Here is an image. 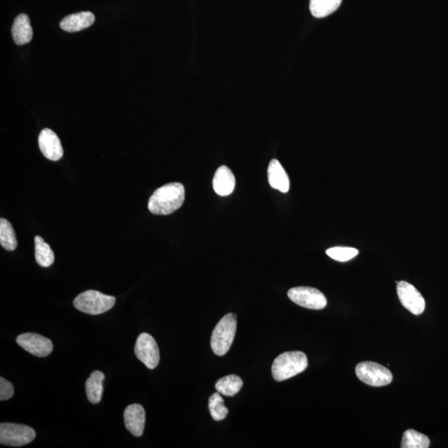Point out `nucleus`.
<instances>
[{"label": "nucleus", "mask_w": 448, "mask_h": 448, "mask_svg": "<svg viewBox=\"0 0 448 448\" xmlns=\"http://www.w3.org/2000/svg\"><path fill=\"white\" fill-rule=\"evenodd\" d=\"M243 382L241 378L237 375L231 374L221 378L216 383V390L227 397H233L242 389Z\"/></svg>", "instance_id": "obj_19"}, {"label": "nucleus", "mask_w": 448, "mask_h": 448, "mask_svg": "<svg viewBox=\"0 0 448 448\" xmlns=\"http://www.w3.org/2000/svg\"><path fill=\"white\" fill-rule=\"evenodd\" d=\"M397 293L403 306L412 314L419 315L425 311V299L412 284L405 281L398 282Z\"/></svg>", "instance_id": "obj_9"}, {"label": "nucleus", "mask_w": 448, "mask_h": 448, "mask_svg": "<svg viewBox=\"0 0 448 448\" xmlns=\"http://www.w3.org/2000/svg\"><path fill=\"white\" fill-rule=\"evenodd\" d=\"M342 0H310V10L315 18L327 17L339 9Z\"/></svg>", "instance_id": "obj_18"}, {"label": "nucleus", "mask_w": 448, "mask_h": 448, "mask_svg": "<svg viewBox=\"0 0 448 448\" xmlns=\"http://www.w3.org/2000/svg\"><path fill=\"white\" fill-rule=\"evenodd\" d=\"M124 419L127 430L135 437H141L146 423V412L144 407L137 403L128 406L124 414Z\"/></svg>", "instance_id": "obj_12"}, {"label": "nucleus", "mask_w": 448, "mask_h": 448, "mask_svg": "<svg viewBox=\"0 0 448 448\" xmlns=\"http://www.w3.org/2000/svg\"><path fill=\"white\" fill-rule=\"evenodd\" d=\"M34 241L36 261L41 267H50L54 262L55 259L53 250L49 244L39 236H36Z\"/></svg>", "instance_id": "obj_20"}, {"label": "nucleus", "mask_w": 448, "mask_h": 448, "mask_svg": "<svg viewBox=\"0 0 448 448\" xmlns=\"http://www.w3.org/2000/svg\"><path fill=\"white\" fill-rule=\"evenodd\" d=\"M115 303V298L100 293L98 291H87L75 298L74 306L80 311L89 315L105 313L111 309Z\"/></svg>", "instance_id": "obj_4"}, {"label": "nucleus", "mask_w": 448, "mask_h": 448, "mask_svg": "<svg viewBox=\"0 0 448 448\" xmlns=\"http://www.w3.org/2000/svg\"><path fill=\"white\" fill-rule=\"evenodd\" d=\"M105 375L101 371H94L86 382V393L88 400L93 405L101 401L103 394V381Z\"/></svg>", "instance_id": "obj_17"}, {"label": "nucleus", "mask_w": 448, "mask_h": 448, "mask_svg": "<svg viewBox=\"0 0 448 448\" xmlns=\"http://www.w3.org/2000/svg\"><path fill=\"white\" fill-rule=\"evenodd\" d=\"M236 181L233 172L225 166L219 167L215 172L213 187L215 193L222 197L229 196L235 189Z\"/></svg>", "instance_id": "obj_13"}, {"label": "nucleus", "mask_w": 448, "mask_h": 448, "mask_svg": "<svg viewBox=\"0 0 448 448\" xmlns=\"http://www.w3.org/2000/svg\"><path fill=\"white\" fill-rule=\"evenodd\" d=\"M14 393L13 385L5 379L0 378V400L5 401L13 397Z\"/></svg>", "instance_id": "obj_25"}, {"label": "nucleus", "mask_w": 448, "mask_h": 448, "mask_svg": "<svg viewBox=\"0 0 448 448\" xmlns=\"http://www.w3.org/2000/svg\"><path fill=\"white\" fill-rule=\"evenodd\" d=\"M237 331V319L234 314H227L215 326L211 337V347L214 353L219 356L227 354Z\"/></svg>", "instance_id": "obj_3"}, {"label": "nucleus", "mask_w": 448, "mask_h": 448, "mask_svg": "<svg viewBox=\"0 0 448 448\" xmlns=\"http://www.w3.org/2000/svg\"><path fill=\"white\" fill-rule=\"evenodd\" d=\"M95 16L91 12H80L64 18L60 27L61 29L69 33L81 31L93 25Z\"/></svg>", "instance_id": "obj_15"}, {"label": "nucleus", "mask_w": 448, "mask_h": 448, "mask_svg": "<svg viewBox=\"0 0 448 448\" xmlns=\"http://www.w3.org/2000/svg\"><path fill=\"white\" fill-rule=\"evenodd\" d=\"M358 379L368 385L382 387L393 381V374L386 367L374 362H362L355 368Z\"/></svg>", "instance_id": "obj_5"}, {"label": "nucleus", "mask_w": 448, "mask_h": 448, "mask_svg": "<svg viewBox=\"0 0 448 448\" xmlns=\"http://www.w3.org/2000/svg\"><path fill=\"white\" fill-rule=\"evenodd\" d=\"M430 446V439L427 436L418 432L410 429L403 434L402 448H427Z\"/></svg>", "instance_id": "obj_22"}, {"label": "nucleus", "mask_w": 448, "mask_h": 448, "mask_svg": "<svg viewBox=\"0 0 448 448\" xmlns=\"http://www.w3.org/2000/svg\"><path fill=\"white\" fill-rule=\"evenodd\" d=\"M16 341L23 349L37 357H46L54 350L53 342L38 334H22L18 336Z\"/></svg>", "instance_id": "obj_10"}, {"label": "nucleus", "mask_w": 448, "mask_h": 448, "mask_svg": "<svg viewBox=\"0 0 448 448\" xmlns=\"http://www.w3.org/2000/svg\"><path fill=\"white\" fill-rule=\"evenodd\" d=\"M35 431L23 424L2 423L0 424V443L10 447H22L34 441Z\"/></svg>", "instance_id": "obj_6"}, {"label": "nucleus", "mask_w": 448, "mask_h": 448, "mask_svg": "<svg viewBox=\"0 0 448 448\" xmlns=\"http://www.w3.org/2000/svg\"><path fill=\"white\" fill-rule=\"evenodd\" d=\"M135 354L148 369L154 370L159 362V350L157 343L147 333L139 335L135 346Z\"/></svg>", "instance_id": "obj_8"}, {"label": "nucleus", "mask_w": 448, "mask_h": 448, "mask_svg": "<svg viewBox=\"0 0 448 448\" xmlns=\"http://www.w3.org/2000/svg\"><path fill=\"white\" fill-rule=\"evenodd\" d=\"M268 182L271 188L282 193H287L290 189V179L284 168L278 159H273L267 169Z\"/></svg>", "instance_id": "obj_14"}, {"label": "nucleus", "mask_w": 448, "mask_h": 448, "mask_svg": "<svg viewBox=\"0 0 448 448\" xmlns=\"http://www.w3.org/2000/svg\"><path fill=\"white\" fill-rule=\"evenodd\" d=\"M0 244L8 251H14L18 246L13 226L5 219H0Z\"/></svg>", "instance_id": "obj_21"}, {"label": "nucleus", "mask_w": 448, "mask_h": 448, "mask_svg": "<svg viewBox=\"0 0 448 448\" xmlns=\"http://www.w3.org/2000/svg\"><path fill=\"white\" fill-rule=\"evenodd\" d=\"M326 254L338 262H347L359 254V251L354 247H335L326 250Z\"/></svg>", "instance_id": "obj_24"}, {"label": "nucleus", "mask_w": 448, "mask_h": 448, "mask_svg": "<svg viewBox=\"0 0 448 448\" xmlns=\"http://www.w3.org/2000/svg\"><path fill=\"white\" fill-rule=\"evenodd\" d=\"M12 36L17 45H23L29 43L33 38V29H32L29 16L21 14L14 19L12 27Z\"/></svg>", "instance_id": "obj_16"}, {"label": "nucleus", "mask_w": 448, "mask_h": 448, "mask_svg": "<svg viewBox=\"0 0 448 448\" xmlns=\"http://www.w3.org/2000/svg\"><path fill=\"white\" fill-rule=\"evenodd\" d=\"M288 298L297 305L311 310H322L327 300L321 291L309 287H298L288 291Z\"/></svg>", "instance_id": "obj_7"}, {"label": "nucleus", "mask_w": 448, "mask_h": 448, "mask_svg": "<svg viewBox=\"0 0 448 448\" xmlns=\"http://www.w3.org/2000/svg\"><path fill=\"white\" fill-rule=\"evenodd\" d=\"M39 149L43 155L50 161H57L63 155L61 142L54 131L44 129L38 137Z\"/></svg>", "instance_id": "obj_11"}, {"label": "nucleus", "mask_w": 448, "mask_h": 448, "mask_svg": "<svg viewBox=\"0 0 448 448\" xmlns=\"http://www.w3.org/2000/svg\"><path fill=\"white\" fill-rule=\"evenodd\" d=\"M209 407L212 418H213L215 421H221V420L225 418L227 414H229V410H227L225 405H224V400L221 394H219V392L210 396L209 400Z\"/></svg>", "instance_id": "obj_23"}, {"label": "nucleus", "mask_w": 448, "mask_h": 448, "mask_svg": "<svg viewBox=\"0 0 448 448\" xmlns=\"http://www.w3.org/2000/svg\"><path fill=\"white\" fill-rule=\"evenodd\" d=\"M185 199L186 190L182 183H167L151 195L148 209L153 214L169 215L183 205Z\"/></svg>", "instance_id": "obj_1"}, {"label": "nucleus", "mask_w": 448, "mask_h": 448, "mask_svg": "<svg viewBox=\"0 0 448 448\" xmlns=\"http://www.w3.org/2000/svg\"><path fill=\"white\" fill-rule=\"evenodd\" d=\"M307 366L308 359L303 352H285L275 359L271 372L276 381L281 382L302 373Z\"/></svg>", "instance_id": "obj_2"}]
</instances>
